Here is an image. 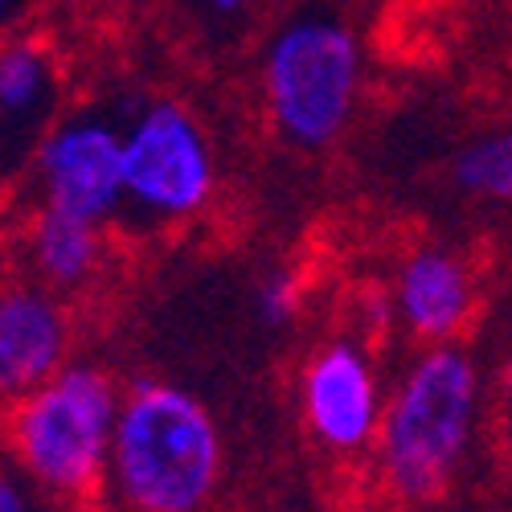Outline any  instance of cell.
Here are the masks:
<instances>
[{
  "instance_id": "obj_14",
  "label": "cell",
  "mask_w": 512,
  "mask_h": 512,
  "mask_svg": "<svg viewBox=\"0 0 512 512\" xmlns=\"http://www.w3.org/2000/svg\"><path fill=\"white\" fill-rule=\"evenodd\" d=\"M29 480L17 472H9L5 463H0V512H37V504H33V496H29V488H25Z\"/></svg>"
},
{
  "instance_id": "obj_3",
  "label": "cell",
  "mask_w": 512,
  "mask_h": 512,
  "mask_svg": "<svg viewBox=\"0 0 512 512\" xmlns=\"http://www.w3.org/2000/svg\"><path fill=\"white\" fill-rule=\"evenodd\" d=\"M123 390L95 361H66L5 414V447L17 472L58 500L107 484L111 435Z\"/></svg>"
},
{
  "instance_id": "obj_6",
  "label": "cell",
  "mask_w": 512,
  "mask_h": 512,
  "mask_svg": "<svg viewBox=\"0 0 512 512\" xmlns=\"http://www.w3.org/2000/svg\"><path fill=\"white\" fill-rule=\"evenodd\" d=\"M41 205L107 226L123 209V123L99 111L58 119L29 164Z\"/></svg>"
},
{
  "instance_id": "obj_4",
  "label": "cell",
  "mask_w": 512,
  "mask_h": 512,
  "mask_svg": "<svg viewBox=\"0 0 512 512\" xmlns=\"http://www.w3.org/2000/svg\"><path fill=\"white\" fill-rule=\"evenodd\" d=\"M259 95L279 140L320 152L345 136L361 95V37L332 9H295L263 46Z\"/></svg>"
},
{
  "instance_id": "obj_12",
  "label": "cell",
  "mask_w": 512,
  "mask_h": 512,
  "mask_svg": "<svg viewBox=\"0 0 512 512\" xmlns=\"http://www.w3.org/2000/svg\"><path fill=\"white\" fill-rule=\"evenodd\" d=\"M451 185L476 201H512V127L467 140L451 160Z\"/></svg>"
},
{
  "instance_id": "obj_11",
  "label": "cell",
  "mask_w": 512,
  "mask_h": 512,
  "mask_svg": "<svg viewBox=\"0 0 512 512\" xmlns=\"http://www.w3.org/2000/svg\"><path fill=\"white\" fill-rule=\"evenodd\" d=\"M25 254L41 287L58 295L82 291L103 267V226L41 205L25 234Z\"/></svg>"
},
{
  "instance_id": "obj_1",
  "label": "cell",
  "mask_w": 512,
  "mask_h": 512,
  "mask_svg": "<svg viewBox=\"0 0 512 512\" xmlns=\"http://www.w3.org/2000/svg\"><path fill=\"white\" fill-rule=\"evenodd\" d=\"M222 426L213 410L173 381L123 390L107 484L127 512H201L222 480Z\"/></svg>"
},
{
  "instance_id": "obj_16",
  "label": "cell",
  "mask_w": 512,
  "mask_h": 512,
  "mask_svg": "<svg viewBox=\"0 0 512 512\" xmlns=\"http://www.w3.org/2000/svg\"><path fill=\"white\" fill-rule=\"evenodd\" d=\"M41 9V0H0V41L25 29V21Z\"/></svg>"
},
{
  "instance_id": "obj_17",
  "label": "cell",
  "mask_w": 512,
  "mask_h": 512,
  "mask_svg": "<svg viewBox=\"0 0 512 512\" xmlns=\"http://www.w3.org/2000/svg\"><path fill=\"white\" fill-rule=\"evenodd\" d=\"M504 394H508V402H512V357H508V365H504Z\"/></svg>"
},
{
  "instance_id": "obj_7",
  "label": "cell",
  "mask_w": 512,
  "mask_h": 512,
  "mask_svg": "<svg viewBox=\"0 0 512 512\" xmlns=\"http://www.w3.org/2000/svg\"><path fill=\"white\" fill-rule=\"evenodd\" d=\"M300 414L320 451L365 455L381 435L386 390L361 340L332 336L300 369Z\"/></svg>"
},
{
  "instance_id": "obj_9",
  "label": "cell",
  "mask_w": 512,
  "mask_h": 512,
  "mask_svg": "<svg viewBox=\"0 0 512 512\" xmlns=\"http://www.w3.org/2000/svg\"><path fill=\"white\" fill-rule=\"evenodd\" d=\"M70 361V320L58 291L41 283L0 287V402L13 406Z\"/></svg>"
},
{
  "instance_id": "obj_15",
  "label": "cell",
  "mask_w": 512,
  "mask_h": 512,
  "mask_svg": "<svg viewBox=\"0 0 512 512\" xmlns=\"http://www.w3.org/2000/svg\"><path fill=\"white\" fill-rule=\"evenodd\" d=\"M197 13L209 25H238L250 13V0H197Z\"/></svg>"
},
{
  "instance_id": "obj_5",
  "label": "cell",
  "mask_w": 512,
  "mask_h": 512,
  "mask_svg": "<svg viewBox=\"0 0 512 512\" xmlns=\"http://www.w3.org/2000/svg\"><path fill=\"white\" fill-rule=\"evenodd\" d=\"M218 189V148L181 99H152L123 123V205L144 222H185Z\"/></svg>"
},
{
  "instance_id": "obj_8",
  "label": "cell",
  "mask_w": 512,
  "mask_h": 512,
  "mask_svg": "<svg viewBox=\"0 0 512 512\" xmlns=\"http://www.w3.org/2000/svg\"><path fill=\"white\" fill-rule=\"evenodd\" d=\"M62 70L50 41L13 33L0 41V181H17L58 123Z\"/></svg>"
},
{
  "instance_id": "obj_13",
  "label": "cell",
  "mask_w": 512,
  "mask_h": 512,
  "mask_svg": "<svg viewBox=\"0 0 512 512\" xmlns=\"http://www.w3.org/2000/svg\"><path fill=\"white\" fill-rule=\"evenodd\" d=\"M300 304H304V287L291 271H271L254 291V312H259L267 328H287L300 316Z\"/></svg>"
},
{
  "instance_id": "obj_10",
  "label": "cell",
  "mask_w": 512,
  "mask_h": 512,
  "mask_svg": "<svg viewBox=\"0 0 512 512\" xmlns=\"http://www.w3.org/2000/svg\"><path fill=\"white\" fill-rule=\"evenodd\" d=\"M390 308L422 345H451L476 312V275L447 246H418L394 271Z\"/></svg>"
},
{
  "instance_id": "obj_2",
  "label": "cell",
  "mask_w": 512,
  "mask_h": 512,
  "mask_svg": "<svg viewBox=\"0 0 512 512\" xmlns=\"http://www.w3.org/2000/svg\"><path fill=\"white\" fill-rule=\"evenodd\" d=\"M480 369L459 345H426L386 398L373 443L377 472L398 500H435L472 447Z\"/></svg>"
}]
</instances>
